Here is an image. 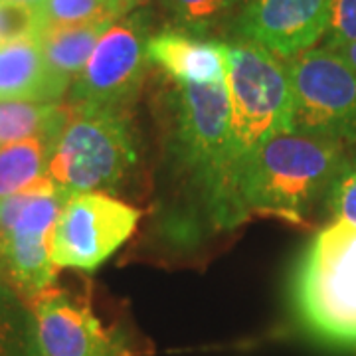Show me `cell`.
<instances>
[{
	"instance_id": "6da1fadb",
	"label": "cell",
	"mask_w": 356,
	"mask_h": 356,
	"mask_svg": "<svg viewBox=\"0 0 356 356\" xmlns=\"http://www.w3.org/2000/svg\"><path fill=\"white\" fill-rule=\"evenodd\" d=\"M348 147L334 140L281 133L255 147L240 165L236 194L242 218L269 216L305 224L325 200Z\"/></svg>"
},
{
	"instance_id": "7a4b0ae2",
	"label": "cell",
	"mask_w": 356,
	"mask_h": 356,
	"mask_svg": "<svg viewBox=\"0 0 356 356\" xmlns=\"http://www.w3.org/2000/svg\"><path fill=\"white\" fill-rule=\"evenodd\" d=\"M299 327L317 343L356 350V228L332 220L307 243L291 283Z\"/></svg>"
},
{
	"instance_id": "3957f363",
	"label": "cell",
	"mask_w": 356,
	"mask_h": 356,
	"mask_svg": "<svg viewBox=\"0 0 356 356\" xmlns=\"http://www.w3.org/2000/svg\"><path fill=\"white\" fill-rule=\"evenodd\" d=\"M177 151L182 165L200 182L218 224L234 226L242 222L236 194L238 156L226 81L178 86Z\"/></svg>"
},
{
	"instance_id": "277c9868",
	"label": "cell",
	"mask_w": 356,
	"mask_h": 356,
	"mask_svg": "<svg viewBox=\"0 0 356 356\" xmlns=\"http://www.w3.org/2000/svg\"><path fill=\"white\" fill-rule=\"evenodd\" d=\"M72 119L54 145L48 177L60 191L115 192L137 166L139 147L127 111L72 109Z\"/></svg>"
},
{
	"instance_id": "5b68a950",
	"label": "cell",
	"mask_w": 356,
	"mask_h": 356,
	"mask_svg": "<svg viewBox=\"0 0 356 356\" xmlns=\"http://www.w3.org/2000/svg\"><path fill=\"white\" fill-rule=\"evenodd\" d=\"M226 86L238 170L264 140L291 133V83L287 64L252 40L224 44ZM238 180V178H236Z\"/></svg>"
},
{
	"instance_id": "8992f818",
	"label": "cell",
	"mask_w": 356,
	"mask_h": 356,
	"mask_svg": "<svg viewBox=\"0 0 356 356\" xmlns=\"http://www.w3.org/2000/svg\"><path fill=\"white\" fill-rule=\"evenodd\" d=\"M287 64L291 133L356 145V70L332 48H311Z\"/></svg>"
},
{
	"instance_id": "52a82bcc",
	"label": "cell",
	"mask_w": 356,
	"mask_h": 356,
	"mask_svg": "<svg viewBox=\"0 0 356 356\" xmlns=\"http://www.w3.org/2000/svg\"><path fill=\"white\" fill-rule=\"evenodd\" d=\"M149 20L131 13L105 30L81 74L72 81L67 105L76 111H127L139 95L147 74Z\"/></svg>"
},
{
	"instance_id": "ba28073f",
	"label": "cell",
	"mask_w": 356,
	"mask_h": 356,
	"mask_svg": "<svg viewBox=\"0 0 356 356\" xmlns=\"http://www.w3.org/2000/svg\"><path fill=\"white\" fill-rule=\"evenodd\" d=\"M140 210L107 192H79L65 200L50 236L58 269L93 271L133 236Z\"/></svg>"
},
{
	"instance_id": "9c48e42d",
	"label": "cell",
	"mask_w": 356,
	"mask_h": 356,
	"mask_svg": "<svg viewBox=\"0 0 356 356\" xmlns=\"http://www.w3.org/2000/svg\"><path fill=\"white\" fill-rule=\"evenodd\" d=\"M42 356H131L119 332L109 331L88 299L56 285L30 301Z\"/></svg>"
},
{
	"instance_id": "30bf717a",
	"label": "cell",
	"mask_w": 356,
	"mask_h": 356,
	"mask_svg": "<svg viewBox=\"0 0 356 356\" xmlns=\"http://www.w3.org/2000/svg\"><path fill=\"white\" fill-rule=\"evenodd\" d=\"M331 10L332 0H248L236 30L287 62L325 38Z\"/></svg>"
},
{
	"instance_id": "8fae6325",
	"label": "cell",
	"mask_w": 356,
	"mask_h": 356,
	"mask_svg": "<svg viewBox=\"0 0 356 356\" xmlns=\"http://www.w3.org/2000/svg\"><path fill=\"white\" fill-rule=\"evenodd\" d=\"M147 58L165 70L178 86L226 81V50L222 42L165 30L149 38Z\"/></svg>"
},
{
	"instance_id": "7c38bea8",
	"label": "cell",
	"mask_w": 356,
	"mask_h": 356,
	"mask_svg": "<svg viewBox=\"0 0 356 356\" xmlns=\"http://www.w3.org/2000/svg\"><path fill=\"white\" fill-rule=\"evenodd\" d=\"M70 86L46 64L34 36L0 44V99L62 102Z\"/></svg>"
},
{
	"instance_id": "4fadbf2b",
	"label": "cell",
	"mask_w": 356,
	"mask_h": 356,
	"mask_svg": "<svg viewBox=\"0 0 356 356\" xmlns=\"http://www.w3.org/2000/svg\"><path fill=\"white\" fill-rule=\"evenodd\" d=\"M0 267L14 289L30 303L56 283L58 267L50 255V236L0 234Z\"/></svg>"
},
{
	"instance_id": "5bb4252c",
	"label": "cell",
	"mask_w": 356,
	"mask_h": 356,
	"mask_svg": "<svg viewBox=\"0 0 356 356\" xmlns=\"http://www.w3.org/2000/svg\"><path fill=\"white\" fill-rule=\"evenodd\" d=\"M113 22H93L79 26H42L34 30V40L50 65L65 81H74L88 64L97 42Z\"/></svg>"
},
{
	"instance_id": "9a60e30c",
	"label": "cell",
	"mask_w": 356,
	"mask_h": 356,
	"mask_svg": "<svg viewBox=\"0 0 356 356\" xmlns=\"http://www.w3.org/2000/svg\"><path fill=\"white\" fill-rule=\"evenodd\" d=\"M72 113V107L62 102L0 99V147L32 137H44L56 145Z\"/></svg>"
},
{
	"instance_id": "2e32d148",
	"label": "cell",
	"mask_w": 356,
	"mask_h": 356,
	"mask_svg": "<svg viewBox=\"0 0 356 356\" xmlns=\"http://www.w3.org/2000/svg\"><path fill=\"white\" fill-rule=\"evenodd\" d=\"M54 145L44 137L18 140L0 147V200L30 191L48 177Z\"/></svg>"
},
{
	"instance_id": "e0dca14e",
	"label": "cell",
	"mask_w": 356,
	"mask_h": 356,
	"mask_svg": "<svg viewBox=\"0 0 356 356\" xmlns=\"http://www.w3.org/2000/svg\"><path fill=\"white\" fill-rule=\"evenodd\" d=\"M0 356H42L30 303L0 267Z\"/></svg>"
},
{
	"instance_id": "ac0fdd59",
	"label": "cell",
	"mask_w": 356,
	"mask_h": 356,
	"mask_svg": "<svg viewBox=\"0 0 356 356\" xmlns=\"http://www.w3.org/2000/svg\"><path fill=\"white\" fill-rule=\"evenodd\" d=\"M147 0H44L36 8V28L117 22Z\"/></svg>"
},
{
	"instance_id": "d6986e66",
	"label": "cell",
	"mask_w": 356,
	"mask_h": 356,
	"mask_svg": "<svg viewBox=\"0 0 356 356\" xmlns=\"http://www.w3.org/2000/svg\"><path fill=\"white\" fill-rule=\"evenodd\" d=\"M323 202L334 220L356 228V153L346 154Z\"/></svg>"
},
{
	"instance_id": "ffe728a7",
	"label": "cell",
	"mask_w": 356,
	"mask_h": 356,
	"mask_svg": "<svg viewBox=\"0 0 356 356\" xmlns=\"http://www.w3.org/2000/svg\"><path fill=\"white\" fill-rule=\"evenodd\" d=\"M170 6L178 22L194 30L210 26L229 10L228 0H170Z\"/></svg>"
},
{
	"instance_id": "44dd1931",
	"label": "cell",
	"mask_w": 356,
	"mask_h": 356,
	"mask_svg": "<svg viewBox=\"0 0 356 356\" xmlns=\"http://www.w3.org/2000/svg\"><path fill=\"white\" fill-rule=\"evenodd\" d=\"M356 40V0H332L331 24L325 34V46L334 48Z\"/></svg>"
},
{
	"instance_id": "7402d4cb",
	"label": "cell",
	"mask_w": 356,
	"mask_h": 356,
	"mask_svg": "<svg viewBox=\"0 0 356 356\" xmlns=\"http://www.w3.org/2000/svg\"><path fill=\"white\" fill-rule=\"evenodd\" d=\"M329 48V46H327ZM332 50H337L348 64L353 65L356 70V40L355 42H346V44H341V46H334Z\"/></svg>"
},
{
	"instance_id": "603a6c76",
	"label": "cell",
	"mask_w": 356,
	"mask_h": 356,
	"mask_svg": "<svg viewBox=\"0 0 356 356\" xmlns=\"http://www.w3.org/2000/svg\"><path fill=\"white\" fill-rule=\"evenodd\" d=\"M0 2H13V4H22V6H30V8H38L40 4L44 2V0H0Z\"/></svg>"
},
{
	"instance_id": "cb8c5ba5",
	"label": "cell",
	"mask_w": 356,
	"mask_h": 356,
	"mask_svg": "<svg viewBox=\"0 0 356 356\" xmlns=\"http://www.w3.org/2000/svg\"><path fill=\"white\" fill-rule=\"evenodd\" d=\"M245 4V2H248V0H228V6L229 8H234V6H236V4Z\"/></svg>"
}]
</instances>
